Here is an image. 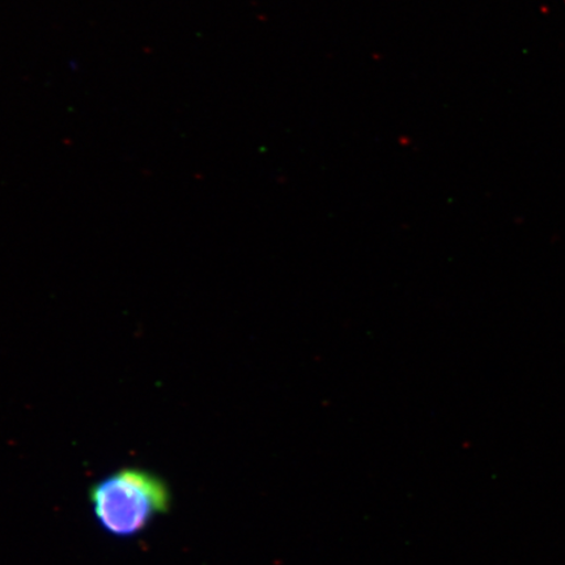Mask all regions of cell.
Listing matches in <instances>:
<instances>
[{"mask_svg":"<svg viewBox=\"0 0 565 565\" xmlns=\"http://www.w3.org/2000/svg\"><path fill=\"white\" fill-rule=\"evenodd\" d=\"M95 518L106 533L134 536L166 513L171 493L164 480L153 472L124 469L100 480L89 491Z\"/></svg>","mask_w":565,"mask_h":565,"instance_id":"1","label":"cell"}]
</instances>
